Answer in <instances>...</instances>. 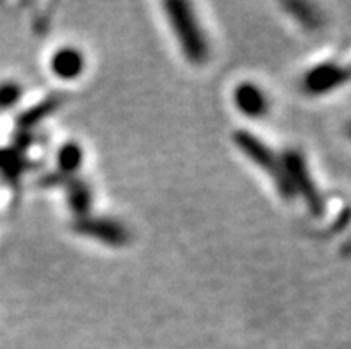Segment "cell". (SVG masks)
Returning a JSON list of instances; mask_svg holds the SVG:
<instances>
[{
    "instance_id": "5b68a950",
    "label": "cell",
    "mask_w": 351,
    "mask_h": 349,
    "mask_svg": "<svg viewBox=\"0 0 351 349\" xmlns=\"http://www.w3.org/2000/svg\"><path fill=\"white\" fill-rule=\"evenodd\" d=\"M75 230L111 246H123L129 241V232L125 230L120 223L106 219V217H80L75 225Z\"/></svg>"
},
{
    "instance_id": "277c9868",
    "label": "cell",
    "mask_w": 351,
    "mask_h": 349,
    "mask_svg": "<svg viewBox=\"0 0 351 349\" xmlns=\"http://www.w3.org/2000/svg\"><path fill=\"white\" fill-rule=\"evenodd\" d=\"M350 79L351 67H343L337 62H323L319 67L312 68L305 75L303 88L311 95H325L328 91H334Z\"/></svg>"
},
{
    "instance_id": "30bf717a",
    "label": "cell",
    "mask_w": 351,
    "mask_h": 349,
    "mask_svg": "<svg viewBox=\"0 0 351 349\" xmlns=\"http://www.w3.org/2000/svg\"><path fill=\"white\" fill-rule=\"evenodd\" d=\"M58 163L59 168L64 173L75 171L80 166V163H82V150H80V146L75 145V143L62 146L58 154Z\"/></svg>"
},
{
    "instance_id": "6da1fadb",
    "label": "cell",
    "mask_w": 351,
    "mask_h": 349,
    "mask_svg": "<svg viewBox=\"0 0 351 349\" xmlns=\"http://www.w3.org/2000/svg\"><path fill=\"white\" fill-rule=\"evenodd\" d=\"M165 9L186 58L195 64L205 62L209 56V43L196 22L191 5L184 2H166Z\"/></svg>"
},
{
    "instance_id": "8fae6325",
    "label": "cell",
    "mask_w": 351,
    "mask_h": 349,
    "mask_svg": "<svg viewBox=\"0 0 351 349\" xmlns=\"http://www.w3.org/2000/svg\"><path fill=\"white\" fill-rule=\"evenodd\" d=\"M20 98V88L16 84H2L0 86V109H8Z\"/></svg>"
},
{
    "instance_id": "9c48e42d",
    "label": "cell",
    "mask_w": 351,
    "mask_h": 349,
    "mask_svg": "<svg viewBox=\"0 0 351 349\" xmlns=\"http://www.w3.org/2000/svg\"><path fill=\"white\" fill-rule=\"evenodd\" d=\"M285 8L289 9L291 14L307 29H317L319 27L321 14L316 5L307 4V2H289V4H285Z\"/></svg>"
},
{
    "instance_id": "52a82bcc",
    "label": "cell",
    "mask_w": 351,
    "mask_h": 349,
    "mask_svg": "<svg viewBox=\"0 0 351 349\" xmlns=\"http://www.w3.org/2000/svg\"><path fill=\"white\" fill-rule=\"evenodd\" d=\"M84 68V58L75 49H62L52 58V71L64 80L75 79Z\"/></svg>"
},
{
    "instance_id": "3957f363",
    "label": "cell",
    "mask_w": 351,
    "mask_h": 349,
    "mask_svg": "<svg viewBox=\"0 0 351 349\" xmlns=\"http://www.w3.org/2000/svg\"><path fill=\"white\" fill-rule=\"evenodd\" d=\"M282 163H284V169L285 173H287V178H289L294 193H300V195H302V198L305 200V204H307V207L311 208L312 213H323L325 202H323V196H321L316 184L312 180V175L307 168L305 157H303L300 152L289 150L284 154Z\"/></svg>"
},
{
    "instance_id": "7c38bea8",
    "label": "cell",
    "mask_w": 351,
    "mask_h": 349,
    "mask_svg": "<svg viewBox=\"0 0 351 349\" xmlns=\"http://www.w3.org/2000/svg\"><path fill=\"white\" fill-rule=\"evenodd\" d=\"M350 136H351V127H350Z\"/></svg>"
},
{
    "instance_id": "ba28073f",
    "label": "cell",
    "mask_w": 351,
    "mask_h": 349,
    "mask_svg": "<svg viewBox=\"0 0 351 349\" xmlns=\"http://www.w3.org/2000/svg\"><path fill=\"white\" fill-rule=\"evenodd\" d=\"M68 202H70V207L79 216H86V213L91 207V193H89V187L86 186L84 182L75 180L73 184H70V187H68Z\"/></svg>"
},
{
    "instance_id": "8992f818",
    "label": "cell",
    "mask_w": 351,
    "mask_h": 349,
    "mask_svg": "<svg viewBox=\"0 0 351 349\" xmlns=\"http://www.w3.org/2000/svg\"><path fill=\"white\" fill-rule=\"evenodd\" d=\"M236 106L243 115L250 118H261L267 111V97L258 86L245 82L236 89Z\"/></svg>"
},
{
    "instance_id": "7a4b0ae2",
    "label": "cell",
    "mask_w": 351,
    "mask_h": 349,
    "mask_svg": "<svg viewBox=\"0 0 351 349\" xmlns=\"http://www.w3.org/2000/svg\"><path fill=\"white\" fill-rule=\"evenodd\" d=\"M236 145L239 146V150L243 154L248 155V159L254 164L261 166L266 171V175L275 182L276 189L284 198H293L294 189L291 186L287 173L284 169V163H282L266 143L257 139L255 136L248 132H237L236 134Z\"/></svg>"
}]
</instances>
